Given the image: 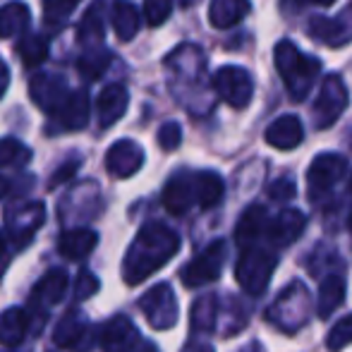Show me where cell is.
Returning a JSON list of instances; mask_svg holds the SVG:
<instances>
[{"mask_svg":"<svg viewBox=\"0 0 352 352\" xmlns=\"http://www.w3.org/2000/svg\"><path fill=\"white\" fill-rule=\"evenodd\" d=\"M29 27V8L24 3H10L0 8V36H17Z\"/></svg>","mask_w":352,"mask_h":352,"instance_id":"603a6c76","label":"cell"},{"mask_svg":"<svg viewBox=\"0 0 352 352\" xmlns=\"http://www.w3.org/2000/svg\"><path fill=\"white\" fill-rule=\"evenodd\" d=\"M173 10V0H146L144 3V17L148 27H161Z\"/></svg>","mask_w":352,"mask_h":352,"instance_id":"1f68e13d","label":"cell"},{"mask_svg":"<svg viewBox=\"0 0 352 352\" xmlns=\"http://www.w3.org/2000/svg\"><path fill=\"white\" fill-rule=\"evenodd\" d=\"M348 89H345L343 79L338 74H331V77L324 79L321 84L319 98L314 103V116H316V127L319 130H326L329 125H333L340 118V113L348 108Z\"/></svg>","mask_w":352,"mask_h":352,"instance_id":"5b68a950","label":"cell"},{"mask_svg":"<svg viewBox=\"0 0 352 352\" xmlns=\"http://www.w3.org/2000/svg\"><path fill=\"white\" fill-rule=\"evenodd\" d=\"M345 170H348V161L340 153H319L307 170L311 199H319L326 192L333 190V185L345 175Z\"/></svg>","mask_w":352,"mask_h":352,"instance_id":"8992f818","label":"cell"},{"mask_svg":"<svg viewBox=\"0 0 352 352\" xmlns=\"http://www.w3.org/2000/svg\"><path fill=\"white\" fill-rule=\"evenodd\" d=\"M113 56L111 51H106V48H94V51H87L82 58L77 60V70L82 74L84 79H98L103 72L108 70V65H111Z\"/></svg>","mask_w":352,"mask_h":352,"instance_id":"83f0119b","label":"cell"},{"mask_svg":"<svg viewBox=\"0 0 352 352\" xmlns=\"http://www.w3.org/2000/svg\"><path fill=\"white\" fill-rule=\"evenodd\" d=\"M223 261H226V242L218 240L206 247L199 256H195V259L182 269V283H185L187 287H201V285H206V283L218 280Z\"/></svg>","mask_w":352,"mask_h":352,"instance_id":"52a82bcc","label":"cell"},{"mask_svg":"<svg viewBox=\"0 0 352 352\" xmlns=\"http://www.w3.org/2000/svg\"><path fill=\"white\" fill-rule=\"evenodd\" d=\"M195 190H197V204L201 209H213L223 199V180L218 173L201 170L195 173Z\"/></svg>","mask_w":352,"mask_h":352,"instance_id":"44dd1931","label":"cell"},{"mask_svg":"<svg viewBox=\"0 0 352 352\" xmlns=\"http://www.w3.org/2000/svg\"><path fill=\"white\" fill-rule=\"evenodd\" d=\"M67 287V276L63 271H51L36 287H34V295H32V302L36 305H53L63 297Z\"/></svg>","mask_w":352,"mask_h":352,"instance_id":"d4e9b609","label":"cell"},{"mask_svg":"<svg viewBox=\"0 0 352 352\" xmlns=\"http://www.w3.org/2000/svg\"><path fill=\"white\" fill-rule=\"evenodd\" d=\"M24 329H27V314L22 309H8L0 316V343L17 345L24 338Z\"/></svg>","mask_w":352,"mask_h":352,"instance_id":"484cf974","label":"cell"},{"mask_svg":"<svg viewBox=\"0 0 352 352\" xmlns=\"http://www.w3.org/2000/svg\"><path fill=\"white\" fill-rule=\"evenodd\" d=\"M213 89L216 94L228 103V106L242 108L250 106L252 101V94H254V84H252V77L247 70L242 67H221L216 74H213Z\"/></svg>","mask_w":352,"mask_h":352,"instance_id":"277c9868","label":"cell"},{"mask_svg":"<svg viewBox=\"0 0 352 352\" xmlns=\"http://www.w3.org/2000/svg\"><path fill=\"white\" fill-rule=\"evenodd\" d=\"M274 58L290 96L295 101H305L307 94L311 91V84L321 72V60L302 56L300 48L290 41H280L274 51Z\"/></svg>","mask_w":352,"mask_h":352,"instance_id":"7a4b0ae2","label":"cell"},{"mask_svg":"<svg viewBox=\"0 0 352 352\" xmlns=\"http://www.w3.org/2000/svg\"><path fill=\"white\" fill-rule=\"evenodd\" d=\"M307 228V216L297 209H285L280 211L274 221H269V228H266V237L274 247H283L292 245L297 237L302 235V230Z\"/></svg>","mask_w":352,"mask_h":352,"instance_id":"8fae6325","label":"cell"},{"mask_svg":"<svg viewBox=\"0 0 352 352\" xmlns=\"http://www.w3.org/2000/svg\"><path fill=\"white\" fill-rule=\"evenodd\" d=\"M130 103V94L122 84H111L106 87L96 98V111H98V122L101 127H108L113 122H118L125 116V108Z\"/></svg>","mask_w":352,"mask_h":352,"instance_id":"5bb4252c","label":"cell"},{"mask_svg":"<svg viewBox=\"0 0 352 352\" xmlns=\"http://www.w3.org/2000/svg\"><path fill=\"white\" fill-rule=\"evenodd\" d=\"M305 3H307V0H305ZM311 3H316V5H333L336 0H311Z\"/></svg>","mask_w":352,"mask_h":352,"instance_id":"b9f144b4","label":"cell"},{"mask_svg":"<svg viewBox=\"0 0 352 352\" xmlns=\"http://www.w3.org/2000/svg\"><path fill=\"white\" fill-rule=\"evenodd\" d=\"M295 192H297V187H295V182H292L290 177H278V180L269 187V195L274 197V199H278V201L292 199V197H295Z\"/></svg>","mask_w":352,"mask_h":352,"instance_id":"e575fe53","label":"cell"},{"mask_svg":"<svg viewBox=\"0 0 352 352\" xmlns=\"http://www.w3.org/2000/svg\"><path fill=\"white\" fill-rule=\"evenodd\" d=\"M264 140L269 142L274 148H280V151H290V148L300 146L302 140H305V130H302L300 118L280 116L278 120L269 125Z\"/></svg>","mask_w":352,"mask_h":352,"instance_id":"9a60e30c","label":"cell"},{"mask_svg":"<svg viewBox=\"0 0 352 352\" xmlns=\"http://www.w3.org/2000/svg\"><path fill=\"white\" fill-rule=\"evenodd\" d=\"M350 230H352V213H350Z\"/></svg>","mask_w":352,"mask_h":352,"instance_id":"7bdbcfd3","label":"cell"},{"mask_svg":"<svg viewBox=\"0 0 352 352\" xmlns=\"http://www.w3.org/2000/svg\"><path fill=\"white\" fill-rule=\"evenodd\" d=\"M103 38V3L96 0L87 12L82 14L77 24V41L89 43V41H101Z\"/></svg>","mask_w":352,"mask_h":352,"instance_id":"cb8c5ba5","label":"cell"},{"mask_svg":"<svg viewBox=\"0 0 352 352\" xmlns=\"http://www.w3.org/2000/svg\"><path fill=\"white\" fill-rule=\"evenodd\" d=\"M8 190H10V182L5 180V177H0V197H3V195H5V192H8Z\"/></svg>","mask_w":352,"mask_h":352,"instance_id":"60d3db41","label":"cell"},{"mask_svg":"<svg viewBox=\"0 0 352 352\" xmlns=\"http://www.w3.org/2000/svg\"><path fill=\"white\" fill-rule=\"evenodd\" d=\"M182 142V130L177 122H166V125L158 130V144H161L166 151H173V148H177Z\"/></svg>","mask_w":352,"mask_h":352,"instance_id":"836d02e7","label":"cell"},{"mask_svg":"<svg viewBox=\"0 0 352 352\" xmlns=\"http://www.w3.org/2000/svg\"><path fill=\"white\" fill-rule=\"evenodd\" d=\"M309 34L316 41L326 43V46H343L352 38V5L348 10L338 14V17H311L309 22Z\"/></svg>","mask_w":352,"mask_h":352,"instance_id":"9c48e42d","label":"cell"},{"mask_svg":"<svg viewBox=\"0 0 352 352\" xmlns=\"http://www.w3.org/2000/svg\"><path fill=\"white\" fill-rule=\"evenodd\" d=\"M89 285L91 287H98V280L94 278V276H89V274H84L82 278H79V297H89L91 292H89Z\"/></svg>","mask_w":352,"mask_h":352,"instance_id":"8d00e7d4","label":"cell"},{"mask_svg":"<svg viewBox=\"0 0 352 352\" xmlns=\"http://www.w3.org/2000/svg\"><path fill=\"white\" fill-rule=\"evenodd\" d=\"M96 247V232L94 230H72L65 232L58 242V250L67 259H82L87 252H91Z\"/></svg>","mask_w":352,"mask_h":352,"instance_id":"7402d4cb","label":"cell"},{"mask_svg":"<svg viewBox=\"0 0 352 352\" xmlns=\"http://www.w3.org/2000/svg\"><path fill=\"white\" fill-rule=\"evenodd\" d=\"M58 122L65 130H82L89 122V96L87 91H72V96L65 101V106L56 113Z\"/></svg>","mask_w":352,"mask_h":352,"instance_id":"e0dca14e","label":"cell"},{"mask_svg":"<svg viewBox=\"0 0 352 352\" xmlns=\"http://www.w3.org/2000/svg\"><path fill=\"white\" fill-rule=\"evenodd\" d=\"M266 228H269V216H266L264 206L259 204L250 206V209L242 213L240 223L235 228V242L242 250H250L261 235H266Z\"/></svg>","mask_w":352,"mask_h":352,"instance_id":"2e32d148","label":"cell"},{"mask_svg":"<svg viewBox=\"0 0 352 352\" xmlns=\"http://www.w3.org/2000/svg\"><path fill=\"white\" fill-rule=\"evenodd\" d=\"M17 53L27 67H36L48 58V41L38 34H27V36L19 38Z\"/></svg>","mask_w":352,"mask_h":352,"instance_id":"4316f807","label":"cell"},{"mask_svg":"<svg viewBox=\"0 0 352 352\" xmlns=\"http://www.w3.org/2000/svg\"><path fill=\"white\" fill-rule=\"evenodd\" d=\"M79 0H43V22L53 29H60Z\"/></svg>","mask_w":352,"mask_h":352,"instance_id":"f1b7e54d","label":"cell"},{"mask_svg":"<svg viewBox=\"0 0 352 352\" xmlns=\"http://www.w3.org/2000/svg\"><path fill=\"white\" fill-rule=\"evenodd\" d=\"M192 321H195L197 329H204V331L213 329V324H216V307H213V297H204V300L197 302Z\"/></svg>","mask_w":352,"mask_h":352,"instance_id":"d6a6232c","label":"cell"},{"mask_svg":"<svg viewBox=\"0 0 352 352\" xmlns=\"http://www.w3.org/2000/svg\"><path fill=\"white\" fill-rule=\"evenodd\" d=\"M250 0H213L209 8V19L216 29H230L250 12Z\"/></svg>","mask_w":352,"mask_h":352,"instance_id":"ac0fdd59","label":"cell"},{"mask_svg":"<svg viewBox=\"0 0 352 352\" xmlns=\"http://www.w3.org/2000/svg\"><path fill=\"white\" fill-rule=\"evenodd\" d=\"M142 309L146 311L148 321L156 329H170L177 319V305L173 297L170 285H156L142 300Z\"/></svg>","mask_w":352,"mask_h":352,"instance_id":"30bf717a","label":"cell"},{"mask_svg":"<svg viewBox=\"0 0 352 352\" xmlns=\"http://www.w3.org/2000/svg\"><path fill=\"white\" fill-rule=\"evenodd\" d=\"M348 343H352V314L343 316V319L331 329L329 338H326V345H329L331 352H340Z\"/></svg>","mask_w":352,"mask_h":352,"instance_id":"4dcf8cb0","label":"cell"},{"mask_svg":"<svg viewBox=\"0 0 352 352\" xmlns=\"http://www.w3.org/2000/svg\"><path fill=\"white\" fill-rule=\"evenodd\" d=\"M144 163V151L140 144L130 140H120L111 146L106 156V168L108 173H113L116 177H130L135 175Z\"/></svg>","mask_w":352,"mask_h":352,"instance_id":"7c38bea8","label":"cell"},{"mask_svg":"<svg viewBox=\"0 0 352 352\" xmlns=\"http://www.w3.org/2000/svg\"><path fill=\"white\" fill-rule=\"evenodd\" d=\"M197 201L195 175L190 173H177L170 177V182L163 190V206L175 216H182Z\"/></svg>","mask_w":352,"mask_h":352,"instance_id":"4fadbf2b","label":"cell"},{"mask_svg":"<svg viewBox=\"0 0 352 352\" xmlns=\"http://www.w3.org/2000/svg\"><path fill=\"white\" fill-rule=\"evenodd\" d=\"M10 84V72H8V65H5L3 60H0V96L5 94V89H8Z\"/></svg>","mask_w":352,"mask_h":352,"instance_id":"74e56055","label":"cell"},{"mask_svg":"<svg viewBox=\"0 0 352 352\" xmlns=\"http://www.w3.org/2000/svg\"><path fill=\"white\" fill-rule=\"evenodd\" d=\"M111 24L120 41H130V38H135V34L140 32V12H137V8L132 3L118 0V3L113 5Z\"/></svg>","mask_w":352,"mask_h":352,"instance_id":"ffe728a7","label":"cell"},{"mask_svg":"<svg viewBox=\"0 0 352 352\" xmlns=\"http://www.w3.org/2000/svg\"><path fill=\"white\" fill-rule=\"evenodd\" d=\"M180 247V237L161 223H151L140 232L135 247L125 259V280L140 283L163 266Z\"/></svg>","mask_w":352,"mask_h":352,"instance_id":"6da1fadb","label":"cell"},{"mask_svg":"<svg viewBox=\"0 0 352 352\" xmlns=\"http://www.w3.org/2000/svg\"><path fill=\"white\" fill-rule=\"evenodd\" d=\"M278 256L269 250H259V247H250L242 250V256L237 261L235 278L240 283V287L250 295H261L269 287L271 274H274Z\"/></svg>","mask_w":352,"mask_h":352,"instance_id":"3957f363","label":"cell"},{"mask_svg":"<svg viewBox=\"0 0 352 352\" xmlns=\"http://www.w3.org/2000/svg\"><path fill=\"white\" fill-rule=\"evenodd\" d=\"M32 151L17 140H0V166H24Z\"/></svg>","mask_w":352,"mask_h":352,"instance_id":"f546056e","label":"cell"},{"mask_svg":"<svg viewBox=\"0 0 352 352\" xmlns=\"http://www.w3.org/2000/svg\"><path fill=\"white\" fill-rule=\"evenodd\" d=\"M345 302V278L343 276H329L319 287V300H316V311L321 319H329L336 309Z\"/></svg>","mask_w":352,"mask_h":352,"instance_id":"d6986e66","label":"cell"},{"mask_svg":"<svg viewBox=\"0 0 352 352\" xmlns=\"http://www.w3.org/2000/svg\"><path fill=\"white\" fill-rule=\"evenodd\" d=\"M5 240H3V235H0V269H3V264H5Z\"/></svg>","mask_w":352,"mask_h":352,"instance_id":"ab89813d","label":"cell"},{"mask_svg":"<svg viewBox=\"0 0 352 352\" xmlns=\"http://www.w3.org/2000/svg\"><path fill=\"white\" fill-rule=\"evenodd\" d=\"M77 166H79V161H70V163H65V166L60 168V170L56 173V175L51 177V187H58V185H63L65 180H70V177L77 173Z\"/></svg>","mask_w":352,"mask_h":352,"instance_id":"d590c367","label":"cell"},{"mask_svg":"<svg viewBox=\"0 0 352 352\" xmlns=\"http://www.w3.org/2000/svg\"><path fill=\"white\" fill-rule=\"evenodd\" d=\"M29 94H32V101L36 103L38 108L48 113V116H56L65 101L72 96V91L67 89L65 79L56 77V74H34L32 84H29Z\"/></svg>","mask_w":352,"mask_h":352,"instance_id":"ba28073f","label":"cell"},{"mask_svg":"<svg viewBox=\"0 0 352 352\" xmlns=\"http://www.w3.org/2000/svg\"><path fill=\"white\" fill-rule=\"evenodd\" d=\"M185 352H213V350L209 348V345H190Z\"/></svg>","mask_w":352,"mask_h":352,"instance_id":"f35d334b","label":"cell"}]
</instances>
